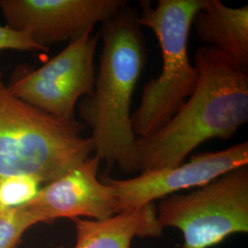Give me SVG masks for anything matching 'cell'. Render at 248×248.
Instances as JSON below:
<instances>
[{"label": "cell", "instance_id": "obj_7", "mask_svg": "<svg viewBox=\"0 0 248 248\" xmlns=\"http://www.w3.org/2000/svg\"><path fill=\"white\" fill-rule=\"evenodd\" d=\"M125 6L124 0H0L6 25L47 50L79 38Z\"/></svg>", "mask_w": 248, "mask_h": 248}, {"label": "cell", "instance_id": "obj_2", "mask_svg": "<svg viewBox=\"0 0 248 248\" xmlns=\"http://www.w3.org/2000/svg\"><path fill=\"white\" fill-rule=\"evenodd\" d=\"M138 15L125 6L102 23L103 45L93 93L79 104L80 116L91 129L94 155L126 172L138 170L131 104L146 62Z\"/></svg>", "mask_w": 248, "mask_h": 248}, {"label": "cell", "instance_id": "obj_13", "mask_svg": "<svg viewBox=\"0 0 248 248\" xmlns=\"http://www.w3.org/2000/svg\"><path fill=\"white\" fill-rule=\"evenodd\" d=\"M35 224L24 206L0 209V248H17L25 232Z\"/></svg>", "mask_w": 248, "mask_h": 248}, {"label": "cell", "instance_id": "obj_9", "mask_svg": "<svg viewBox=\"0 0 248 248\" xmlns=\"http://www.w3.org/2000/svg\"><path fill=\"white\" fill-rule=\"evenodd\" d=\"M100 160L90 156L78 167L41 187L24 205L37 223L62 218L104 220L118 213L112 188L98 177Z\"/></svg>", "mask_w": 248, "mask_h": 248}, {"label": "cell", "instance_id": "obj_12", "mask_svg": "<svg viewBox=\"0 0 248 248\" xmlns=\"http://www.w3.org/2000/svg\"><path fill=\"white\" fill-rule=\"evenodd\" d=\"M41 185L35 177L25 175L0 179V209H15L31 202Z\"/></svg>", "mask_w": 248, "mask_h": 248}, {"label": "cell", "instance_id": "obj_11", "mask_svg": "<svg viewBox=\"0 0 248 248\" xmlns=\"http://www.w3.org/2000/svg\"><path fill=\"white\" fill-rule=\"evenodd\" d=\"M197 37L228 54L248 71V6L231 8L219 0H209L192 21Z\"/></svg>", "mask_w": 248, "mask_h": 248}, {"label": "cell", "instance_id": "obj_14", "mask_svg": "<svg viewBox=\"0 0 248 248\" xmlns=\"http://www.w3.org/2000/svg\"><path fill=\"white\" fill-rule=\"evenodd\" d=\"M6 50L19 52H48L37 45L24 32L16 31L8 25H0V52Z\"/></svg>", "mask_w": 248, "mask_h": 248}, {"label": "cell", "instance_id": "obj_10", "mask_svg": "<svg viewBox=\"0 0 248 248\" xmlns=\"http://www.w3.org/2000/svg\"><path fill=\"white\" fill-rule=\"evenodd\" d=\"M73 222L77 242L72 248H130L135 237H159L163 232L154 203L124 210L104 220L75 218Z\"/></svg>", "mask_w": 248, "mask_h": 248}, {"label": "cell", "instance_id": "obj_5", "mask_svg": "<svg viewBox=\"0 0 248 248\" xmlns=\"http://www.w3.org/2000/svg\"><path fill=\"white\" fill-rule=\"evenodd\" d=\"M156 213L163 229L173 227L182 232L184 248H211L229 235L247 233L248 166L189 193L165 198Z\"/></svg>", "mask_w": 248, "mask_h": 248}, {"label": "cell", "instance_id": "obj_6", "mask_svg": "<svg viewBox=\"0 0 248 248\" xmlns=\"http://www.w3.org/2000/svg\"><path fill=\"white\" fill-rule=\"evenodd\" d=\"M98 41L89 30L43 66L13 80L10 93L46 113L74 119L77 102L93 93Z\"/></svg>", "mask_w": 248, "mask_h": 248}, {"label": "cell", "instance_id": "obj_4", "mask_svg": "<svg viewBox=\"0 0 248 248\" xmlns=\"http://www.w3.org/2000/svg\"><path fill=\"white\" fill-rule=\"evenodd\" d=\"M209 0H159L156 7L141 2V27L150 29L159 44L162 68L159 76L147 82L139 106L132 113L137 138L155 133L177 113L193 90L198 71L188 54V37L196 14Z\"/></svg>", "mask_w": 248, "mask_h": 248}, {"label": "cell", "instance_id": "obj_1", "mask_svg": "<svg viewBox=\"0 0 248 248\" xmlns=\"http://www.w3.org/2000/svg\"><path fill=\"white\" fill-rule=\"evenodd\" d=\"M191 95L155 133L137 138L141 173L171 169L210 139H230L248 121V75L228 54L210 46L196 53Z\"/></svg>", "mask_w": 248, "mask_h": 248}, {"label": "cell", "instance_id": "obj_8", "mask_svg": "<svg viewBox=\"0 0 248 248\" xmlns=\"http://www.w3.org/2000/svg\"><path fill=\"white\" fill-rule=\"evenodd\" d=\"M248 164V142L218 152L198 154L187 163L171 169L141 173L128 179L102 176L101 180L114 192L118 213L176 194L177 191L200 187L233 169Z\"/></svg>", "mask_w": 248, "mask_h": 248}, {"label": "cell", "instance_id": "obj_3", "mask_svg": "<svg viewBox=\"0 0 248 248\" xmlns=\"http://www.w3.org/2000/svg\"><path fill=\"white\" fill-rule=\"evenodd\" d=\"M84 128L24 102L0 80V179L25 175L48 184L62 177L94 153Z\"/></svg>", "mask_w": 248, "mask_h": 248}]
</instances>
